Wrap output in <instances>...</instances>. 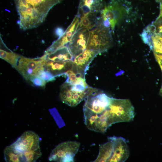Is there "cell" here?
<instances>
[{
    "instance_id": "30bf717a",
    "label": "cell",
    "mask_w": 162,
    "mask_h": 162,
    "mask_svg": "<svg viewBox=\"0 0 162 162\" xmlns=\"http://www.w3.org/2000/svg\"><path fill=\"white\" fill-rule=\"evenodd\" d=\"M89 33L88 28L83 27L77 29L73 35L66 46L74 57L86 49Z\"/></svg>"
},
{
    "instance_id": "6da1fadb",
    "label": "cell",
    "mask_w": 162,
    "mask_h": 162,
    "mask_svg": "<svg viewBox=\"0 0 162 162\" xmlns=\"http://www.w3.org/2000/svg\"><path fill=\"white\" fill-rule=\"evenodd\" d=\"M61 1L15 0L20 27L25 30L38 26L45 20L50 9Z\"/></svg>"
},
{
    "instance_id": "e0dca14e",
    "label": "cell",
    "mask_w": 162,
    "mask_h": 162,
    "mask_svg": "<svg viewBox=\"0 0 162 162\" xmlns=\"http://www.w3.org/2000/svg\"><path fill=\"white\" fill-rule=\"evenodd\" d=\"M108 141L100 145L98 154L96 159L93 162H108L111 157L113 150L112 141Z\"/></svg>"
},
{
    "instance_id": "4fadbf2b",
    "label": "cell",
    "mask_w": 162,
    "mask_h": 162,
    "mask_svg": "<svg viewBox=\"0 0 162 162\" xmlns=\"http://www.w3.org/2000/svg\"><path fill=\"white\" fill-rule=\"evenodd\" d=\"M40 58L45 70L50 72L56 77L63 76L72 67L73 61L57 62L47 60L43 56Z\"/></svg>"
},
{
    "instance_id": "8fae6325",
    "label": "cell",
    "mask_w": 162,
    "mask_h": 162,
    "mask_svg": "<svg viewBox=\"0 0 162 162\" xmlns=\"http://www.w3.org/2000/svg\"><path fill=\"white\" fill-rule=\"evenodd\" d=\"M113 144V150L111 157L108 162H123L128 158L129 151L127 141L121 137L115 136L108 137Z\"/></svg>"
},
{
    "instance_id": "5b68a950",
    "label": "cell",
    "mask_w": 162,
    "mask_h": 162,
    "mask_svg": "<svg viewBox=\"0 0 162 162\" xmlns=\"http://www.w3.org/2000/svg\"><path fill=\"white\" fill-rule=\"evenodd\" d=\"M131 9L129 2L126 0H110L100 12V17L110 23L113 32L116 26L129 13Z\"/></svg>"
},
{
    "instance_id": "d4e9b609",
    "label": "cell",
    "mask_w": 162,
    "mask_h": 162,
    "mask_svg": "<svg viewBox=\"0 0 162 162\" xmlns=\"http://www.w3.org/2000/svg\"><path fill=\"white\" fill-rule=\"evenodd\" d=\"M159 16L162 17V4H160V14Z\"/></svg>"
},
{
    "instance_id": "9a60e30c",
    "label": "cell",
    "mask_w": 162,
    "mask_h": 162,
    "mask_svg": "<svg viewBox=\"0 0 162 162\" xmlns=\"http://www.w3.org/2000/svg\"><path fill=\"white\" fill-rule=\"evenodd\" d=\"M42 56L48 60L61 62L73 61L74 58L67 46L59 48L51 53L44 52Z\"/></svg>"
},
{
    "instance_id": "44dd1931",
    "label": "cell",
    "mask_w": 162,
    "mask_h": 162,
    "mask_svg": "<svg viewBox=\"0 0 162 162\" xmlns=\"http://www.w3.org/2000/svg\"><path fill=\"white\" fill-rule=\"evenodd\" d=\"M150 25L154 32L162 35V17L159 16Z\"/></svg>"
},
{
    "instance_id": "484cf974",
    "label": "cell",
    "mask_w": 162,
    "mask_h": 162,
    "mask_svg": "<svg viewBox=\"0 0 162 162\" xmlns=\"http://www.w3.org/2000/svg\"><path fill=\"white\" fill-rule=\"evenodd\" d=\"M156 1L159 3L160 4H162V0H156Z\"/></svg>"
},
{
    "instance_id": "5bb4252c",
    "label": "cell",
    "mask_w": 162,
    "mask_h": 162,
    "mask_svg": "<svg viewBox=\"0 0 162 162\" xmlns=\"http://www.w3.org/2000/svg\"><path fill=\"white\" fill-rule=\"evenodd\" d=\"M102 7V0H80L76 15L80 18L89 14H98Z\"/></svg>"
},
{
    "instance_id": "8992f818",
    "label": "cell",
    "mask_w": 162,
    "mask_h": 162,
    "mask_svg": "<svg viewBox=\"0 0 162 162\" xmlns=\"http://www.w3.org/2000/svg\"><path fill=\"white\" fill-rule=\"evenodd\" d=\"M109 118L112 125L132 121L135 116L134 108L128 99L111 98L108 107Z\"/></svg>"
},
{
    "instance_id": "277c9868",
    "label": "cell",
    "mask_w": 162,
    "mask_h": 162,
    "mask_svg": "<svg viewBox=\"0 0 162 162\" xmlns=\"http://www.w3.org/2000/svg\"><path fill=\"white\" fill-rule=\"evenodd\" d=\"M89 31L86 49L95 51L99 54L106 52L112 46L111 29L104 26L100 17L98 23Z\"/></svg>"
},
{
    "instance_id": "ba28073f",
    "label": "cell",
    "mask_w": 162,
    "mask_h": 162,
    "mask_svg": "<svg viewBox=\"0 0 162 162\" xmlns=\"http://www.w3.org/2000/svg\"><path fill=\"white\" fill-rule=\"evenodd\" d=\"M97 89L92 87L88 90L80 92L73 88L70 84L65 82L61 86L60 96L63 103L70 106H74Z\"/></svg>"
},
{
    "instance_id": "52a82bcc",
    "label": "cell",
    "mask_w": 162,
    "mask_h": 162,
    "mask_svg": "<svg viewBox=\"0 0 162 162\" xmlns=\"http://www.w3.org/2000/svg\"><path fill=\"white\" fill-rule=\"evenodd\" d=\"M80 143L76 141L62 142L51 151L49 157L50 161L71 162L74 161V157L77 152Z\"/></svg>"
},
{
    "instance_id": "603a6c76",
    "label": "cell",
    "mask_w": 162,
    "mask_h": 162,
    "mask_svg": "<svg viewBox=\"0 0 162 162\" xmlns=\"http://www.w3.org/2000/svg\"><path fill=\"white\" fill-rule=\"evenodd\" d=\"M38 76L40 77L46 82L52 81L55 80V76L48 70H44L41 71Z\"/></svg>"
},
{
    "instance_id": "ac0fdd59",
    "label": "cell",
    "mask_w": 162,
    "mask_h": 162,
    "mask_svg": "<svg viewBox=\"0 0 162 162\" xmlns=\"http://www.w3.org/2000/svg\"><path fill=\"white\" fill-rule=\"evenodd\" d=\"M154 53L162 54V35L154 32L152 30L148 45Z\"/></svg>"
},
{
    "instance_id": "cb8c5ba5",
    "label": "cell",
    "mask_w": 162,
    "mask_h": 162,
    "mask_svg": "<svg viewBox=\"0 0 162 162\" xmlns=\"http://www.w3.org/2000/svg\"><path fill=\"white\" fill-rule=\"evenodd\" d=\"M56 34L60 37L64 33L63 29L61 28H58L56 30Z\"/></svg>"
},
{
    "instance_id": "9c48e42d",
    "label": "cell",
    "mask_w": 162,
    "mask_h": 162,
    "mask_svg": "<svg viewBox=\"0 0 162 162\" xmlns=\"http://www.w3.org/2000/svg\"><path fill=\"white\" fill-rule=\"evenodd\" d=\"M45 70L40 58H30L20 56L17 70L27 81L34 76H38L41 70Z\"/></svg>"
},
{
    "instance_id": "3957f363",
    "label": "cell",
    "mask_w": 162,
    "mask_h": 162,
    "mask_svg": "<svg viewBox=\"0 0 162 162\" xmlns=\"http://www.w3.org/2000/svg\"><path fill=\"white\" fill-rule=\"evenodd\" d=\"M111 98L98 89L86 98L83 106V112L85 123L89 129L108 107Z\"/></svg>"
},
{
    "instance_id": "7a4b0ae2",
    "label": "cell",
    "mask_w": 162,
    "mask_h": 162,
    "mask_svg": "<svg viewBox=\"0 0 162 162\" xmlns=\"http://www.w3.org/2000/svg\"><path fill=\"white\" fill-rule=\"evenodd\" d=\"M40 141L37 134L27 131L10 145L20 155L22 162H34L41 155Z\"/></svg>"
},
{
    "instance_id": "7c38bea8",
    "label": "cell",
    "mask_w": 162,
    "mask_h": 162,
    "mask_svg": "<svg viewBox=\"0 0 162 162\" xmlns=\"http://www.w3.org/2000/svg\"><path fill=\"white\" fill-rule=\"evenodd\" d=\"M98 54L95 51L86 49L74 57L71 69L75 72L86 75L89 64Z\"/></svg>"
},
{
    "instance_id": "d6986e66",
    "label": "cell",
    "mask_w": 162,
    "mask_h": 162,
    "mask_svg": "<svg viewBox=\"0 0 162 162\" xmlns=\"http://www.w3.org/2000/svg\"><path fill=\"white\" fill-rule=\"evenodd\" d=\"M20 56L10 50L7 51L0 49V58L9 63L17 70Z\"/></svg>"
},
{
    "instance_id": "ffe728a7",
    "label": "cell",
    "mask_w": 162,
    "mask_h": 162,
    "mask_svg": "<svg viewBox=\"0 0 162 162\" xmlns=\"http://www.w3.org/2000/svg\"><path fill=\"white\" fill-rule=\"evenodd\" d=\"M4 159L6 162H22L20 155L10 145L7 146L4 151Z\"/></svg>"
},
{
    "instance_id": "2e32d148",
    "label": "cell",
    "mask_w": 162,
    "mask_h": 162,
    "mask_svg": "<svg viewBox=\"0 0 162 162\" xmlns=\"http://www.w3.org/2000/svg\"><path fill=\"white\" fill-rule=\"evenodd\" d=\"M79 23V18L76 15L63 34L56 41V44L58 46L63 47L67 45L76 31Z\"/></svg>"
},
{
    "instance_id": "7402d4cb",
    "label": "cell",
    "mask_w": 162,
    "mask_h": 162,
    "mask_svg": "<svg viewBox=\"0 0 162 162\" xmlns=\"http://www.w3.org/2000/svg\"><path fill=\"white\" fill-rule=\"evenodd\" d=\"M33 86L37 87L44 88L46 82L38 76L31 78L28 81Z\"/></svg>"
}]
</instances>
